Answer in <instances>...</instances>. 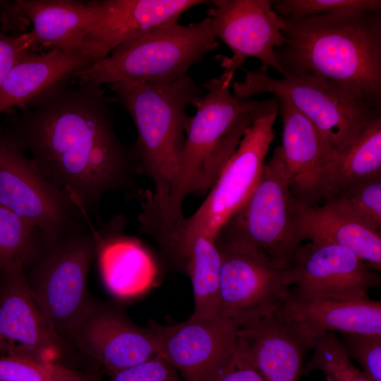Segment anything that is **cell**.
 I'll list each match as a JSON object with an SVG mask.
<instances>
[{"mask_svg":"<svg viewBox=\"0 0 381 381\" xmlns=\"http://www.w3.org/2000/svg\"><path fill=\"white\" fill-rule=\"evenodd\" d=\"M69 79L3 114L0 123L44 179L97 219L108 194L142 202L147 191L137 180L133 146L116 133L112 98L102 85L71 86Z\"/></svg>","mask_w":381,"mask_h":381,"instance_id":"cell-1","label":"cell"},{"mask_svg":"<svg viewBox=\"0 0 381 381\" xmlns=\"http://www.w3.org/2000/svg\"><path fill=\"white\" fill-rule=\"evenodd\" d=\"M284 19L285 72L381 111V11Z\"/></svg>","mask_w":381,"mask_h":381,"instance_id":"cell-2","label":"cell"},{"mask_svg":"<svg viewBox=\"0 0 381 381\" xmlns=\"http://www.w3.org/2000/svg\"><path fill=\"white\" fill-rule=\"evenodd\" d=\"M235 71L224 69L202 86L206 90L195 107L172 180L164 217L156 230L167 235L184 216L182 205L190 193L210 190L238 148L246 131L260 117L279 109L273 97L240 99L231 92Z\"/></svg>","mask_w":381,"mask_h":381,"instance_id":"cell-3","label":"cell"},{"mask_svg":"<svg viewBox=\"0 0 381 381\" xmlns=\"http://www.w3.org/2000/svg\"><path fill=\"white\" fill-rule=\"evenodd\" d=\"M109 87L135 124L137 139L133 147L140 176L154 183L155 190L147 193L138 216L141 228L152 230L164 217L192 119L187 109L195 107L205 92L188 75L170 83L119 81Z\"/></svg>","mask_w":381,"mask_h":381,"instance_id":"cell-4","label":"cell"},{"mask_svg":"<svg viewBox=\"0 0 381 381\" xmlns=\"http://www.w3.org/2000/svg\"><path fill=\"white\" fill-rule=\"evenodd\" d=\"M118 224L81 227L53 236L41 234L34 254L23 265L39 309L66 344L92 298L87 292L91 265L104 242L119 232Z\"/></svg>","mask_w":381,"mask_h":381,"instance_id":"cell-5","label":"cell"},{"mask_svg":"<svg viewBox=\"0 0 381 381\" xmlns=\"http://www.w3.org/2000/svg\"><path fill=\"white\" fill-rule=\"evenodd\" d=\"M220 43L212 19L152 28L121 44L102 61L73 72L79 84L119 81L165 84L186 75L192 66Z\"/></svg>","mask_w":381,"mask_h":381,"instance_id":"cell-6","label":"cell"},{"mask_svg":"<svg viewBox=\"0 0 381 381\" xmlns=\"http://www.w3.org/2000/svg\"><path fill=\"white\" fill-rule=\"evenodd\" d=\"M278 113L279 109L260 117L246 131L203 202L191 216L181 219L158 245L169 265L183 269L193 241L200 235L214 241L247 200L266 164Z\"/></svg>","mask_w":381,"mask_h":381,"instance_id":"cell-7","label":"cell"},{"mask_svg":"<svg viewBox=\"0 0 381 381\" xmlns=\"http://www.w3.org/2000/svg\"><path fill=\"white\" fill-rule=\"evenodd\" d=\"M296 201L279 146L266 162L247 200L224 225L215 239L262 252L277 267L284 270L299 244L293 224Z\"/></svg>","mask_w":381,"mask_h":381,"instance_id":"cell-8","label":"cell"},{"mask_svg":"<svg viewBox=\"0 0 381 381\" xmlns=\"http://www.w3.org/2000/svg\"><path fill=\"white\" fill-rule=\"evenodd\" d=\"M239 69L245 72V78L232 84L235 97L248 99L270 93L286 98L320 130L338 155L356 140L370 121L381 116L380 110L286 72L275 78L260 69Z\"/></svg>","mask_w":381,"mask_h":381,"instance_id":"cell-9","label":"cell"},{"mask_svg":"<svg viewBox=\"0 0 381 381\" xmlns=\"http://www.w3.org/2000/svg\"><path fill=\"white\" fill-rule=\"evenodd\" d=\"M0 205L29 222L43 236L95 226L92 219L66 193L43 177L1 123Z\"/></svg>","mask_w":381,"mask_h":381,"instance_id":"cell-10","label":"cell"},{"mask_svg":"<svg viewBox=\"0 0 381 381\" xmlns=\"http://www.w3.org/2000/svg\"><path fill=\"white\" fill-rule=\"evenodd\" d=\"M214 242L221 255L217 314L240 327L275 312L290 294L283 270L258 250Z\"/></svg>","mask_w":381,"mask_h":381,"instance_id":"cell-11","label":"cell"},{"mask_svg":"<svg viewBox=\"0 0 381 381\" xmlns=\"http://www.w3.org/2000/svg\"><path fill=\"white\" fill-rule=\"evenodd\" d=\"M290 292L304 298L360 300L380 286V276L349 249L334 244L299 243L283 270Z\"/></svg>","mask_w":381,"mask_h":381,"instance_id":"cell-12","label":"cell"},{"mask_svg":"<svg viewBox=\"0 0 381 381\" xmlns=\"http://www.w3.org/2000/svg\"><path fill=\"white\" fill-rule=\"evenodd\" d=\"M109 375L159 354L150 329L135 325L118 306L91 298L67 339Z\"/></svg>","mask_w":381,"mask_h":381,"instance_id":"cell-13","label":"cell"},{"mask_svg":"<svg viewBox=\"0 0 381 381\" xmlns=\"http://www.w3.org/2000/svg\"><path fill=\"white\" fill-rule=\"evenodd\" d=\"M207 13L212 19L214 35L232 52L217 58L224 69L236 71L247 57L261 61L260 71L272 68L284 75L286 72L274 56V49L285 42L284 19L272 8L270 0H213Z\"/></svg>","mask_w":381,"mask_h":381,"instance_id":"cell-14","label":"cell"},{"mask_svg":"<svg viewBox=\"0 0 381 381\" xmlns=\"http://www.w3.org/2000/svg\"><path fill=\"white\" fill-rule=\"evenodd\" d=\"M159 354L183 381H210L227 363L237 344L238 326L217 315L190 316L185 322L164 325L150 320Z\"/></svg>","mask_w":381,"mask_h":381,"instance_id":"cell-15","label":"cell"},{"mask_svg":"<svg viewBox=\"0 0 381 381\" xmlns=\"http://www.w3.org/2000/svg\"><path fill=\"white\" fill-rule=\"evenodd\" d=\"M68 349L32 296L22 264L5 265L0 275V356L59 363Z\"/></svg>","mask_w":381,"mask_h":381,"instance_id":"cell-16","label":"cell"},{"mask_svg":"<svg viewBox=\"0 0 381 381\" xmlns=\"http://www.w3.org/2000/svg\"><path fill=\"white\" fill-rule=\"evenodd\" d=\"M275 98L282 121L279 147L289 188L298 202L316 205L326 198L338 154L320 130L288 99Z\"/></svg>","mask_w":381,"mask_h":381,"instance_id":"cell-17","label":"cell"},{"mask_svg":"<svg viewBox=\"0 0 381 381\" xmlns=\"http://www.w3.org/2000/svg\"><path fill=\"white\" fill-rule=\"evenodd\" d=\"M205 0H93L95 18L80 52L92 64L124 42L152 28L178 23L189 9ZM91 64V65H92Z\"/></svg>","mask_w":381,"mask_h":381,"instance_id":"cell-18","label":"cell"},{"mask_svg":"<svg viewBox=\"0 0 381 381\" xmlns=\"http://www.w3.org/2000/svg\"><path fill=\"white\" fill-rule=\"evenodd\" d=\"M315 335L306 325L274 312L239 327L238 342L265 381H300Z\"/></svg>","mask_w":381,"mask_h":381,"instance_id":"cell-19","label":"cell"},{"mask_svg":"<svg viewBox=\"0 0 381 381\" xmlns=\"http://www.w3.org/2000/svg\"><path fill=\"white\" fill-rule=\"evenodd\" d=\"M294 231L298 243L305 240L345 247L374 271L381 269V234L359 221L337 200L305 205L296 201Z\"/></svg>","mask_w":381,"mask_h":381,"instance_id":"cell-20","label":"cell"},{"mask_svg":"<svg viewBox=\"0 0 381 381\" xmlns=\"http://www.w3.org/2000/svg\"><path fill=\"white\" fill-rule=\"evenodd\" d=\"M275 312L306 325L315 336L333 332L381 334V302L370 298H304L290 292Z\"/></svg>","mask_w":381,"mask_h":381,"instance_id":"cell-21","label":"cell"},{"mask_svg":"<svg viewBox=\"0 0 381 381\" xmlns=\"http://www.w3.org/2000/svg\"><path fill=\"white\" fill-rule=\"evenodd\" d=\"M91 61L80 50L51 49L23 54L0 85V115L21 107Z\"/></svg>","mask_w":381,"mask_h":381,"instance_id":"cell-22","label":"cell"},{"mask_svg":"<svg viewBox=\"0 0 381 381\" xmlns=\"http://www.w3.org/2000/svg\"><path fill=\"white\" fill-rule=\"evenodd\" d=\"M13 4L32 25L30 32L37 48L80 50L95 18L90 1L15 0Z\"/></svg>","mask_w":381,"mask_h":381,"instance_id":"cell-23","label":"cell"},{"mask_svg":"<svg viewBox=\"0 0 381 381\" xmlns=\"http://www.w3.org/2000/svg\"><path fill=\"white\" fill-rule=\"evenodd\" d=\"M377 176H381V116L370 121L337 155L325 200L348 185Z\"/></svg>","mask_w":381,"mask_h":381,"instance_id":"cell-24","label":"cell"},{"mask_svg":"<svg viewBox=\"0 0 381 381\" xmlns=\"http://www.w3.org/2000/svg\"><path fill=\"white\" fill-rule=\"evenodd\" d=\"M221 255L214 240L198 236L190 247L184 272L193 292L191 316L212 318L217 315Z\"/></svg>","mask_w":381,"mask_h":381,"instance_id":"cell-25","label":"cell"},{"mask_svg":"<svg viewBox=\"0 0 381 381\" xmlns=\"http://www.w3.org/2000/svg\"><path fill=\"white\" fill-rule=\"evenodd\" d=\"M313 350L311 357L304 364L303 375L320 370L333 381H370L352 363L333 332L317 334Z\"/></svg>","mask_w":381,"mask_h":381,"instance_id":"cell-26","label":"cell"},{"mask_svg":"<svg viewBox=\"0 0 381 381\" xmlns=\"http://www.w3.org/2000/svg\"><path fill=\"white\" fill-rule=\"evenodd\" d=\"M40 231L29 222L0 205V265H23L34 254Z\"/></svg>","mask_w":381,"mask_h":381,"instance_id":"cell-27","label":"cell"},{"mask_svg":"<svg viewBox=\"0 0 381 381\" xmlns=\"http://www.w3.org/2000/svg\"><path fill=\"white\" fill-rule=\"evenodd\" d=\"M0 381H100L59 363L0 356Z\"/></svg>","mask_w":381,"mask_h":381,"instance_id":"cell-28","label":"cell"},{"mask_svg":"<svg viewBox=\"0 0 381 381\" xmlns=\"http://www.w3.org/2000/svg\"><path fill=\"white\" fill-rule=\"evenodd\" d=\"M330 198L337 200L359 221L380 233L381 176L348 185Z\"/></svg>","mask_w":381,"mask_h":381,"instance_id":"cell-29","label":"cell"},{"mask_svg":"<svg viewBox=\"0 0 381 381\" xmlns=\"http://www.w3.org/2000/svg\"><path fill=\"white\" fill-rule=\"evenodd\" d=\"M274 11L284 18L299 19L329 13L381 11L380 0H277Z\"/></svg>","mask_w":381,"mask_h":381,"instance_id":"cell-30","label":"cell"},{"mask_svg":"<svg viewBox=\"0 0 381 381\" xmlns=\"http://www.w3.org/2000/svg\"><path fill=\"white\" fill-rule=\"evenodd\" d=\"M341 344L370 381H381V334L341 332Z\"/></svg>","mask_w":381,"mask_h":381,"instance_id":"cell-31","label":"cell"},{"mask_svg":"<svg viewBox=\"0 0 381 381\" xmlns=\"http://www.w3.org/2000/svg\"><path fill=\"white\" fill-rule=\"evenodd\" d=\"M108 381H183L176 368L159 354L110 375Z\"/></svg>","mask_w":381,"mask_h":381,"instance_id":"cell-32","label":"cell"},{"mask_svg":"<svg viewBox=\"0 0 381 381\" xmlns=\"http://www.w3.org/2000/svg\"><path fill=\"white\" fill-rule=\"evenodd\" d=\"M37 50L38 48L30 31L8 35L0 28V85L11 68L23 54Z\"/></svg>","mask_w":381,"mask_h":381,"instance_id":"cell-33","label":"cell"},{"mask_svg":"<svg viewBox=\"0 0 381 381\" xmlns=\"http://www.w3.org/2000/svg\"><path fill=\"white\" fill-rule=\"evenodd\" d=\"M210 381L265 380L248 361L238 339L230 359Z\"/></svg>","mask_w":381,"mask_h":381,"instance_id":"cell-34","label":"cell"},{"mask_svg":"<svg viewBox=\"0 0 381 381\" xmlns=\"http://www.w3.org/2000/svg\"><path fill=\"white\" fill-rule=\"evenodd\" d=\"M0 28L6 30H21V24L12 1H0Z\"/></svg>","mask_w":381,"mask_h":381,"instance_id":"cell-35","label":"cell"},{"mask_svg":"<svg viewBox=\"0 0 381 381\" xmlns=\"http://www.w3.org/2000/svg\"><path fill=\"white\" fill-rule=\"evenodd\" d=\"M4 265H0V275H1V271L3 270V267H4Z\"/></svg>","mask_w":381,"mask_h":381,"instance_id":"cell-36","label":"cell"},{"mask_svg":"<svg viewBox=\"0 0 381 381\" xmlns=\"http://www.w3.org/2000/svg\"><path fill=\"white\" fill-rule=\"evenodd\" d=\"M327 381H333V380L330 379L329 377H327Z\"/></svg>","mask_w":381,"mask_h":381,"instance_id":"cell-37","label":"cell"}]
</instances>
